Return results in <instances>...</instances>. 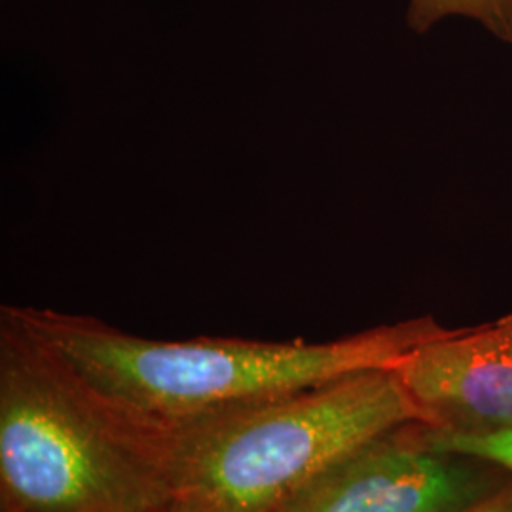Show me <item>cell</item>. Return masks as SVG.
Segmentation results:
<instances>
[{
    "instance_id": "6da1fadb",
    "label": "cell",
    "mask_w": 512,
    "mask_h": 512,
    "mask_svg": "<svg viewBox=\"0 0 512 512\" xmlns=\"http://www.w3.org/2000/svg\"><path fill=\"white\" fill-rule=\"evenodd\" d=\"M129 421L173 427L287 395L368 368H393L448 332L433 315L361 330L330 342L200 336L152 340L50 308L2 306Z\"/></svg>"
},
{
    "instance_id": "7a4b0ae2",
    "label": "cell",
    "mask_w": 512,
    "mask_h": 512,
    "mask_svg": "<svg viewBox=\"0 0 512 512\" xmlns=\"http://www.w3.org/2000/svg\"><path fill=\"white\" fill-rule=\"evenodd\" d=\"M420 414L395 368H368L173 425L143 427L169 492L202 512H277L317 473Z\"/></svg>"
},
{
    "instance_id": "3957f363",
    "label": "cell",
    "mask_w": 512,
    "mask_h": 512,
    "mask_svg": "<svg viewBox=\"0 0 512 512\" xmlns=\"http://www.w3.org/2000/svg\"><path fill=\"white\" fill-rule=\"evenodd\" d=\"M143 429L0 313V512H158Z\"/></svg>"
},
{
    "instance_id": "277c9868",
    "label": "cell",
    "mask_w": 512,
    "mask_h": 512,
    "mask_svg": "<svg viewBox=\"0 0 512 512\" xmlns=\"http://www.w3.org/2000/svg\"><path fill=\"white\" fill-rule=\"evenodd\" d=\"M512 473L490 459L446 448L431 425H395L298 488L277 512H467Z\"/></svg>"
},
{
    "instance_id": "5b68a950",
    "label": "cell",
    "mask_w": 512,
    "mask_h": 512,
    "mask_svg": "<svg viewBox=\"0 0 512 512\" xmlns=\"http://www.w3.org/2000/svg\"><path fill=\"white\" fill-rule=\"evenodd\" d=\"M393 368L420 420L439 433L512 431V311L492 323L450 329Z\"/></svg>"
},
{
    "instance_id": "8992f818",
    "label": "cell",
    "mask_w": 512,
    "mask_h": 512,
    "mask_svg": "<svg viewBox=\"0 0 512 512\" xmlns=\"http://www.w3.org/2000/svg\"><path fill=\"white\" fill-rule=\"evenodd\" d=\"M450 16L475 19L495 38L512 44V0H410L406 21L416 33H427Z\"/></svg>"
},
{
    "instance_id": "52a82bcc",
    "label": "cell",
    "mask_w": 512,
    "mask_h": 512,
    "mask_svg": "<svg viewBox=\"0 0 512 512\" xmlns=\"http://www.w3.org/2000/svg\"><path fill=\"white\" fill-rule=\"evenodd\" d=\"M431 431H433V437L442 446L458 450V452H465V454L490 459V461L503 465L505 469H509L512 473V431L495 433V435H482V437L444 435V433H439L435 427H431Z\"/></svg>"
},
{
    "instance_id": "ba28073f",
    "label": "cell",
    "mask_w": 512,
    "mask_h": 512,
    "mask_svg": "<svg viewBox=\"0 0 512 512\" xmlns=\"http://www.w3.org/2000/svg\"><path fill=\"white\" fill-rule=\"evenodd\" d=\"M467 512H512V476L495 494Z\"/></svg>"
},
{
    "instance_id": "9c48e42d",
    "label": "cell",
    "mask_w": 512,
    "mask_h": 512,
    "mask_svg": "<svg viewBox=\"0 0 512 512\" xmlns=\"http://www.w3.org/2000/svg\"><path fill=\"white\" fill-rule=\"evenodd\" d=\"M158 512H202L196 505H192V503H188V501H184V499H177V497H173L167 505H165L164 509H160Z\"/></svg>"
}]
</instances>
